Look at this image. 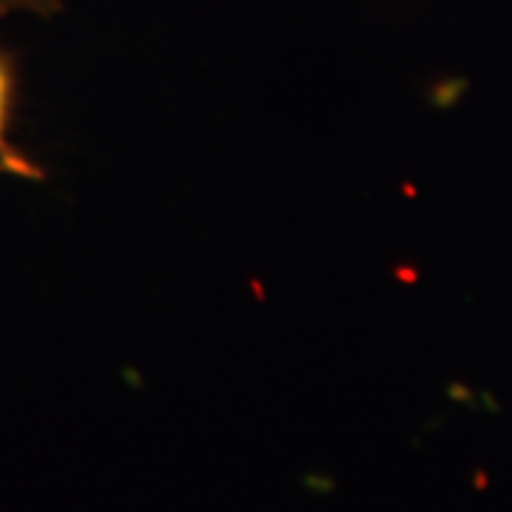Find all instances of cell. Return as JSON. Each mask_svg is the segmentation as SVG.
Returning <instances> with one entry per match:
<instances>
[{
  "label": "cell",
  "mask_w": 512,
  "mask_h": 512,
  "mask_svg": "<svg viewBox=\"0 0 512 512\" xmlns=\"http://www.w3.org/2000/svg\"><path fill=\"white\" fill-rule=\"evenodd\" d=\"M9 109H12V77L0 60V148L6 146V126H9Z\"/></svg>",
  "instance_id": "6da1fadb"
},
{
  "label": "cell",
  "mask_w": 512,
  "mask_h": 512,
  "mask_svg": "<svg viewBox=\"0 0 512 512\" xmlns=\"http://www.w3.org/2000/svg\"><path fill=\"white\" fill-rule=\"evenodd\" d=\"M49 0H0V12H15V9H46Z\"/></svg>",
  "instance_id": "7a4b0ae2"
}]
</instances>
